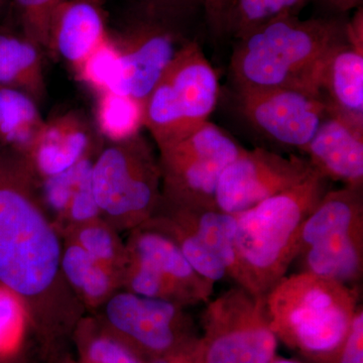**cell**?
Segmentation results:
<instances>
[{
  "mask_svg": "<svg viewBox=\"0 0 363 363\" xmlns=\"http://www.w3.org/2000/svg\"><path fill=\"white\" fill-rule=\"evenodd\" d=\"M95 121L100 136L109 143L121 142L140 133L143 126V104L114 91L99 93Z\"/></svg>",
  "mask_w": 363,
  "mask_h": 363,
  "instance_id": "24",
  "label": "cell"
},
{
  "mask_svg": "<svg viewBox=\"0 0 363 363\" xmlns=\"http://www.w3.org/2000/svg\"><path fill=\"white\" fill-rule=\"evenodd\" d=\"M341 16H286L236 40L229 74L235 90L298 88L317 93L329 54L348 37Z\"/></svg>",
  "mask_w": 363,
  "mask_h": 363,
  "instance_id": "2",
  "label": "cell"
},
{
  "mask_svg": "<svg viewBox=\"0 0 363 363\" xmlns=\"http://www.w3.org/2000/svg\"><path fill=\"white\" fill-rule=\"evenodd\" d=\"M2 2H4V0H0V6H2Z\"/></svg>",
  "mask_w": 363,
  "mask_h": 363,
  "instance_id": "39",
  "label": "cell"
},
{
  "mask_svg": "<svg viewBox=\"0 0 363 363\" xmlns=\"http://www.w3.org/2000/svg\"><path fill=\"white\" fill-rule=\"evenodd\" d=\"M62 238L77 243L93 259L109 269L121 285L128 264V248L121 233L102 217L71 227L62 234Z\"/></svg>",
  "mask_w": 363,
  "mask_h": 363,
  "instance_id": "23",
  "label": "cell"
},
{
  "mask_svg": "<svg viewBox=\"0 0 363 363\" xmlns=\"http://www.w3.org/2000/svg\"><path fill=\"white\" fill-rule=\"evenodd\" d=\"M108 35L100 0H65L52 16L48 51L74 69Z\"/></svg>",
  "mask_w": 363,
  "mask_h": 363,
  "instance_id": "19",
  "label": "cell"
},
{
  "mask_svg": "<svg viewBox=\"0 0 363 363\" xmlns=\"http://www.w3.org/2000/svg\"><path fill=\"white\" fill-rule=\"evenodd\" d=\"M271 363H300L298 362H295V360H291V359H276L274 358V360Z\"/></svg>",
  "mask_w": 363,
  "mask_h": 363,
  "instance_id": "38",
  "label": "cell"
},
{
  "mask_svg": "<svg viewBox=\"0 0 363 363\" xmlns=\"http://www.w3.org/2000/svg\"><path fill=\"white\" fill-rule=\"evenodd\" d=\"M95 157L84 160L73 168L59 175L40 179V180L39 179L42 201L54 222L57 230L61 222L63 221L72 198L79 186L91 173Z\"/></svg>",
  "mask_w": 363,
  "mask_h": 363,
  "instance_id": "27",
  "label": "cell"
},
{
  "mask_svg": "<svg viewBox=\"0 0 363 363\" xmlns=\"http://www.w3.org/2000/svg\"><path fill=\"white\" fill-rule=\"evenodd\" d=\"M133 16L159 21L182 32L186 21L204 6V0H133Z\"/></svg>",
  "mask_w": 363,
  "mask_h": 363,
  "instance_id": "31",
  "label": "cell"
},
{
  "mask_svg": "<svg viewBox=\"0 0 363 363\" xmlns=\"http://www.w3.org/2000/svg\"><path fill=\"white\" fill-rule=\"evenodd\" d=\"M0 363H30L25 350L20 351L16 354L0 358Z\"/></svg>",
  "mask_w": 363,
  "mask_h": 363,
  "instance_id": "36",
  "label": "cell"
},
{
  "mask_svg": "<svg viewBox=\"0 0 363 363\" xmlns=\"http://www.w3.org/2000/svg\"><path fill=\"white\" fill-rule=\"evenodd\" d=\"M238 109L267 140L302 152L328 114L316 93L298 88L235 90Z\"/></svg>",
  "mask_w": 363,
  "mask_h": 363,
  "instance_id": "14",
  "label": "cell"
},
{
  "mask_svg": "<svg viewBox=\"0 0 363 363\" xmlns=\"http://www.w3.org/2000/svg\"><path fill=\"white\" fill-rule=\"evenodd\" d=\"M267 316L278 340L319 362L337 363L359 309L351 286L300 272L281 279L266 295Z\"/></svg>",
  "mask_w": 363,
  "mask_h": 363,
  "instance_id": "4",
  "label": "cell"
},
{
  "mask_svg": "<svg viewBox=\"0 0 363 363\" xmlns=\"http://www.w3.org/2000/svg\"><path fill=\"white\" fill-rule=\"evenodd\" d=\"M202 323L204 363H271L276 358L279 340L266 297L233 286L207 303Z\"/></svg>",
  "mask_w": 363,
  "mask_h": 363,
  "instance_id": "10",
  "label": "cell"
},
{
  "mask_svg": "<svg viewBox=\"0 0 363 363\" xmlns=\"http://www.w3.org/2000/svg\"><path fill=\"white\" fill-rule=\"evenodd\" d=\"M185 309L169 301L118 290L90 315L140 359L152 363L197 337Z\"/></svg>",
  "mask_w": 363,
  "mask_h": 363,
  "instance_id": "11",
  "label": "cell"
},
{
  "mask_svg": "<svg viewBox=\"0 0 363 363\" xmlns=\"http://www.w3.org/2000/svg\"><path fill=\"white\" fill-rule=\"evenodd\" d=\"M219 97L216 71L196 40L185 43L143 104V126L157 147L178 142L209 121Z\"/></svg>",
  "mask_w": 363,
  "mask_h": 363,
  "instance_id": "6",
  "label": "cell"
},
{
  "mask_svg": "<svg viewBox=\"0 0 363 363\" xmlns=\"http://www.w3.org/2000/svg\"><path fill=\"white\" fill-rule=\"evenodd\" d=\"M125 243L121 290L184 308L209 302L215 283L198 274L168 236L142 225L128 233Z\"/></svg>",
  "mask_w": 363,
  "mask_h": 363,
  "instance_id": "9",
  "label": "cell"
},
{
  "mask_svg": "<svg viewBox=\"0 0 363 363\" xmlns=\"http://www.w3.org/2000/svg\"><path fill=\"white\" fill-rule=\"evenodd\" d=\"M64 1L65 0H13L18 30L48 51L52 16Z\"/></svg>",
  "mask_w": 363,
  "mask_h": 363,
  "instance_id": "30",
  "label": "cell"
},
{
  "mask_svg": "<svg viewBox=\"0 0 363 363\" xmlns=\"http://www.w3.org/2000/svg\"><path fill=\"white\" fill-rule=\"evenodd\" d=\"M63 238L48 213L25 157L0 145V285L21 298L42 354H67L86 310L62 272Z\"/></svg>",
  "mask_w": 363,
  "mask_h": 363,
  "instance_id": "1",
  "label": "cell"
},
{
  "mask_svg": "<svg viewBox=\"0 0 363 363\" xmlns=\"http://www.w3.org/2000/svg\"><path fill=\"white\" fill-rule=\"evenodd\" d=\"M243 150L233 136L210 121L160 149L162 199L179 206L217 208L222 173Z\"/></svg>",
  "mask_w": 363,
  "mask_h": 363,
  "instance_id": "8",
  "label": "cell"
},
{
  "mask_svg": "<svg viewBox=\"0 0 363 363\" xmlns=\"http://www.w3.org/2000/svg\"><path fill=\"white\" fill-rule=\"evenodd\" d=\"M91 183L100 215L119 233L142 226L161 203L159 157L140 133L102 145Z\"/></svg>",
  "mask_w": 363,
  "mask_h": 363,
  "instance_id": "5",
  "label": "cell"
},
{
  "mask_svg": "<svg viewBox=\"0 0 363 363\" xmlns=\"http://www.w3.org/2000/svg\"><path fill=\"white\" fill-rule=\"evenodd\" d=\"M101 147L88 119L80 112L68 111L45 121L28 161L40 180L96 157Z\"/></svg>",
  "mask_w": 363,
  "mask_h": 363,
  "instance_id": "16",
  "label": "cell"
},
{
  "mask_svg": "<svg viewBox=\"0 0 363 363\" xmlns=\"http://www.w3.org/2000/svg\"><path fill=\"white\" fill-rule=\"evenodd\" d=\"M62 272L72 292L88 312L94 314L118 290L121 281L106 267L79 247L63 238Z\"/></svg>",
  "mask_w": 363,
  "mask_h": 363,
  "instance_id": "21",
  "label": "cell"
},
{
  "mask_svg": "<svg viewBox=\"0 0 363 363\" xmlns=\"http://www.w3.org/2000/svg\"><path fill=\"white\" fill-rule=\"evenodd\" d=\"M74 71L97 94L116 88L121 76V56L111 33Z\"/></svg>",
  "mask_w": 363,
  "mask_h": 363,
  "instance_id": "28",
  "label": "cell"
},
{
  "mask_svg": "<svg viewBox=\"0 0 363 363\" xmlns=\"http://www.w3.org/2000/svg\"><path fill=\"white\" fill-rule=\"evenodd\" d=\"M78 363H145L121 341L100 326L94 316L86 314L72 335Z\"/></svg>",
  "mask_w": 363,
  "mask_h": 363,
  "instance_id": "25",
  "label": "cell"
},
{
  "mask_svg": "<svg viewBox=\"0 0 363 363\" xmlns=\"http://www.w3.org/2000/svg\"><path fill=\"white\" fill-rule=\"evenodd\" d=\"M327 11L340 16L348 11L362 7L363 0H318Z\"/></svg>",
  "mask_w": 363,
  "mask_h": 363,
  "instance_id": "35",
  "label": "cell"
},
{
  "mask_svg": "<svg viewBox=\"0 0 363 363\" xmlns=\"http://www.w3.org/2000/svg\"><path fill=\"white\" fill-rule=\"evenodd\" d=\"M337 363H363V312L357 310L341 347Z\"/></svg>",
  "mask_w": 363,
  "mask_h": 363,
  "instance_id": "32",
  "label": "cell"
},
{
  "mask_svg": "<svg viewBox=\"0 0 363 363\" xmlns=\"http://www.w3.org/2000/svg\"><path fill=\"white\" fill-rule=\"evenodd\" d=\"M233 0H204L205 18L214 35L225 33L227 16Z\"/></svg>",
  "mask_w": 363,
  "mask_h": 363,
  "instance_id": "33",
  "label": "cell"
},
{
  "mask_svg": "<svg viewBox=\"0 0 363 363\" xmlns=\"http://www.w3.org/2000/svg\"><path fill=\"white\" fill-rule=\"evenodd\" d=\"M152 363H204L201 337H197L181 348Z\"/></svg>",
  "mask_w": 363,
  "mask_h": 363,
  "instance_id": "34",
  "label": "cell"
},
{
  "mask_svg": "<svg viewBox=\"0 0 363 363\" xmlns=\"http://www.w3.org/2000/svg\"><path fill=\"white\" fill-rule=\"evenodd\" d=\"M311 0H233L225 33L238 40L259 26L286 16H298Z\"/></svg>",
  "mask_w": 363,
  "mask_h": 363,
  "instance_id": "26",
  "label": "cell"
},
{
  "mask_svg": "<svg viewBox=\"0 0 363 363\" xmlns=\"http://www.w3.org/2000/svg\"><path fill=\"white\" fill-rule=\"evenodd\" d=\"M59 363H78V362L77 360L74 359L73 357H70V355L66 354L65 357L60 360Z\"/></svg>",
  "mask_w": 363,
  "mask_h": 363,
  "instance_id": "37",
  "label": "cell"
},
{
  "mask_svg": "<svg viewBox=\"0 0 363 363\" xmlns=\"http://www.w3.org/2000/svg\"><path fill=\"white\" fill-rule=\"evenodd\" d=\"M42 51L20 30L0 28V87L23 91L40 104L47 90Z\"/></svg>",
  "mask_w": 363,
  "mask_h": 363,
  "instance_id": "20",
  "label": "cell"
},
{
  "mask_svg": "<svg viewBox=\"0 0 363 363\" xmlns=\"http://www.w3.org/2000/svg\"><path fill=\"white\" fill-rule=\"evenodd\" d=\"M313 171L305 157H286L262 147L245 149L222 173L216 191L217 208L240 214L298 185Z\"/></svg>",
  "mask_w": 363,
  "mask_h": 363,
  "instance_id": "13",
  "label": "cell"
},
{
  "mask_svg": "<svg viewBox=\"0 0 363 363\" xmlns=\"http://www.w3.org/2000/svg\"><path fill=\"white\" fill-rule=\"evenodd\" d=\"M302 152L327 180L362 188L363 128L328 113Z\"/></svg>",
  "mask_w": 363,
  "mask_h": 363,
  "instance_id": "17",
  "label": "cell"
},
{
  "mask_svg": "<svg viewBox=\"0 0 363 363\" xmlns=\"http://www.w3.org/2000/svg\"><path fill=\"white\" fill-rule=\"evenodd\" d=\"M45 123L39 104L30 95L0 87V145L28 159Z\"/></svg>",
  "mask_w": 363,
  "mask_h": 363,
  "instance_id": "22",
  "label": "cell"
},
{
  "mask_svg": "<svg viewBox=\"0 0 363 363\" xmlns=\"http://www.w3.org/2000/svg\"><path fill=\"white\" fill-rule=\"evenodd\" d=\"M328 180L313 171L298 185L272 196L236 216V286L266 297L297 259L308 215L329 191Z\"/></svg>",
  "mask_w": 363,
  "mask_h": 363,
  "instance_id": "3",
  "label": "cell"
},
{
  "mask_svg": "<svg viewBox=\"0 0 363 363\" xmlns=\"http://www.w3.org/2000/svg\"><path fill=\"white\" fill-rule=\"evenodd\" d=\"M28 329L25 305L16 294L0 285V358L25 350Z\"/></svg>",
  "mask_w": 363,
  "mask_h": 363,
  "instance_id": "29",
  "label": "cell"
},
{
  "mask_svg": "<svg viewBox=\"0 0 363 363\" xmlns=\"http://www.w3.org/2000/svg\"><path fill=\"white\" fill-rule=\"evenodd\" d=\"M171 238L198 274L216 283L235 274L236 216L218 208L179 206L161 200L143 224Z\"/></svg>",
  "mask_w": 363,
  "mask_h": 363,
  "instance_id": "12",
  "label": "cell"
},
{
  "mask_svg": "<svg viewBox=\"0 0 363 363\" xmlns=\"http://www.w3.org/2000/svg\"><path fill=\"white\" fill-rule=\"evenodd\" d=\"M297 259L302 271L350 286L363 271L362 188L329 190L308 215Z\"/></svg>",
  "mask_w": 363,
  "mask_h": 363,
  "instance_id": "7",
  "label": "cell"
},
{
  "mask_svg": "<svg viewBox=\"0 0 363 363\" xmlns=\"http://www.w3.org/2000/svg\"><path fill=\"white\" fill-rule=\"evenodd\" d=\"M317 93L329 114L363 128V42L348 35L329 54Z\"/></svg>",
  "mask_w": 363,
  "mask_h": 363,
  "instance_id": "18",
  "label": "cell"
},
{
  "mask_svg": "<svg viewBox=\"0 0 363 363\" xmlns=\"http://www.w3.org/2000/svg\"><path fill=\"white\" fill-rule=\"evenodd\" d=\"M111 37L121 56V76L112 91L143 104L189 40L180 30L133 14L123 30Z\"/></svg>",
  "mask_w": 363,
  "mask_h": 363,
  "instance_id": "15",
  "label": "cell"
}]
</instances>
